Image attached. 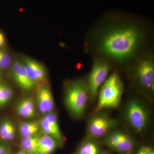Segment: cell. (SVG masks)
I'll return each mask as SVG.
<instances>
[{"instance_id": "obj_1", "label": "cell", "mask_w": 154, "mask_h": 154, "mask_svg": "<svg viewBox=\"0 0 154 154\" xmlns=\"http://www.w3.org/2000/svg\"><path fill=\"white\" fill-rule=\"evenodd\" d=\"M104 29L99 34L96 45L97 51L103 58L122 63L135 55L143 39V32L138 26L120 22Z\"/></svg>"}, {"instance_id": "obj_2", "label": "cell", "mask_w": 154, "mask_h": 154, "mask_svg": "<svg viewBox=\"0 0 154 154\" xmlns=\"http://www.w3.org/2000/svg\"><path fill=\"white\" fill-rule=\"evenodd\" d=\"M123 91L124 86L121 78L117 72H113L102 85L96 112L118 107L121 102Z\"/></svg>"}, {"instance_id": "obj_3", "label": "cell", "mask_w": 154, "mask_h": 154, "mask_svg": "<svg viewBox=\"0 0 154 154\" xmlns=\"http://www.w3.org/2000/svg\"><path fill=\"white\" fill-rule=\"evenodd\" d=\"M89 95L88 85L82 80L73 81L67 86L65 104L72 115L77 118L83 115Z\"/></svg>"}, {"instance_id": "obj_4", "label": "cell", "mask_w": 154, "mask_h": 154, "mask_svg": "<svg viewBox=\"0 0 154 154\" xmlns=\"http://www.w3.org/2000/svg\"><path fill=\"white\" fill-rule=\"evenodd\" d=\"M134 75L142 87L147 91H153L154 88V60L152 55L142 57L134 65Z\"/></svg>"}, {"instance_id": "obj_5", "label": "cell", "mask_w": 154, "mask_h": 154, "mask_svg": "<svg viewBox=\"0 0 154 154\" xmlns=\"http://www.w3.org/2000/svg\"><path fill=\"white\" fill-rule=\"evenodd\" d=\"M110 69L109 61L104 58H97L94 60L87 84L89 96L92 99L97 96L99 88L107 79Z\"/></svg>"}, {"instance_id": "obj_6", "label": "cell", "mask_w": 154, "mask_h": 154, "mask_svg": "<svg viewBox=\"0 0 154 154\" xmlns=\"http://www.w3.org/2000/svg\"><path fill=\"white\" fill-rule=\"evenodd\" d=\"M126 112L131 125L138 132L141 131L148 122V115L145 108L139 102L132 100L128 104Z\"/></svg>"}, {"instance_id": "obj_7", "label": "cell", "mask_w": 154, "mask_h": 154, "mask_svg": "<svg viewBox=\"0 0 154 154\" xmlns=\"http://www.w3.org/2000/svg\"><path fill=\"white\" fill-rule=\"evenodd\" d=\"M11 73L15 82L23 91H30L35 87V83L30 79L22 62L17 60L13 63Z\"/></svg>"}, {"instance_id": "obj_8", "label": "cell", "mask_w": 154, "mask_h": 154, "mask_svg": "<svg viewBox=\"0 0 154 154\" xmlns=\"http://www.w3.org/2000/svg\"><path fill=\"white\" fill-rule=\"evenodd\" d=\"M40 129L45 134L51 137L58 143L63 140L56 115L50 113L45 114L39 122Z\"/></svg>"}, {"instance_id": "obj_9", "label": "cell", "mask_w": 154, "mask_h": 154, "mask_svg": "<svg viewBox=\"0 0 154 154\" xmlns=\"http://www.w3.org/2000/svg\"><path fill=\"white\" fill-rule=\"evenodd\" d=\"M105 143L108 146L120 152H128L133 148V142L129 136L121 132H116L107 138Z\"/></svg>"}, {"instance_id": "obj_10", "label": "cell", "mask_w": 154, "mask_h": 154, "mask_svg": "<svg viewBox=\"0 0 154 154\" xmlns=\"http://www.w3.org/2000/svg\"><path fill=\"white\" fill-rule=\"evenodd\" d=\"M115 122L112 119L104 116L94 117L90 122L88 132L93 137H101L115 125Z\"/></svg>"}, {"instance_id": "obj_11", "label": "cell", "mask_w": 154, "mask_h": 154, "mask_svg": "<svg viewBox=\"0 0 154 154\" xmlns=\"http://www.w3.org/2000/svg\"><path fill=\"white\" fill-rule=\"evenodd\" d=\"M54 105V99L50 89L47 85L42 86L37 96V106L39 112L45 114L51 113Z\"/></svg>"}, {"instance_id": "obj_12", "label": "cell", "mask_w": 154, "mask_h": 154, "mask_svg": "<svg viewBox=\"0 0 154 154\" xmlns=\"http://www.w3.org/2000/svg\"><path fill=\"white\" fill-rule=\"evenodd\" d=\"M23 63L28 75L34 83L39 82L45 80L46 71L43 65L37 61L28 57L24 59Z\"/></svg>"}, {"instance_id": "obj_13", "label": "cell", "mask_w": 154, "mask_h": 154, "mask_svg": "<svg viewBox=\"0 0 154 154\" xmlns=\"http://www.w3.org/2000/svg\"><path fill=\"white\" fill-rule=\"evenodd\" d=\"M17 114L23 118H33L36 115L35 103L33 99L26 98L18 103L16 107Z\"/></svg>"}, {"instance_id": "obj_14", "label": "cell", "mask_w": 154, "mask_h": 154, "mask_svg": "<svg viewBox=\"0 0 154 154\" xmlns=\"http://www.w3.org/2000/svg\"><path fill=\"white\" fill-rule=\"evenodd\" d=\"M57 144L55 139L47 135L40 137L37 154H52L57 147Z\"/></svg>"}, {"instance_id": "obj_15", "label": "cell", "mask_w": 154, "mask_h": 154, "mask_svg": "<svg viewBox=\"0 0 154 154\" xmlns=\"http://www.w3.org/2000/svg\"><path fill=\"white\" fill-rule=\"evenodd\" d=\"M19 132L23 138L38 135L41 130L39 122L35 121L25 122L20 125Z\"/></svg>"}, {"instance_id": "obj_16", "label": "cell", "mask_w": 154, "mask_h": 154, "mask_svg": "<svg viewBox=\"0 0 154 154\" xmlns=\"http://www.w3.org/2000/svg\"><path fill=\"white\" fill-rule=\"evenodd\" d=\"M16 128L13 122L5 119L0 124V137L6 141H12L16 136Z\"/></svg>"}, {"instance_id": "obj_17", "label": "cell", "mask_w": 154, "mask_h": 154, "mask_svg": "<svg viewBox=\"0 0 154 154\" xmlns=\"http://www.w3.org/2000/svg\"><path fill=\"white\" fill-rule=\"evenodd\" d=\"M39 135L23 138L20 143L22 150L30 154H37Z\"/></svg>"}, {"instance_id": "obj_18", "label": "cell", "mask_w": 154, "mask_h": 154, "mask_svg": "<svg viewBox=\"0 0 154 154\" xmlns=\"http://www.w3.org/2000/svg\"><path fill=\"white\" fill-rule=\"evenodd\" d=\"M13 96L12 89L5 83L0 82V107L7 105Z\"/></svg>"}, {"instance_id": "obj_19", "label": "cell", "mask_w": 154, "mask_h": 154, "mask_svg": "<svg viewBox=\"0 0 154 154\" xmlns=\"http://www.w3.org/2000/svg\"><path fill=\"white\" fill-rule=\"evenodd\" d=\"M98 146L93 142H88L84 144L78 151L77 154H99Z\"/></svg>"}, {"instance_id": "obj_20", "label": "cell", "mask_w": 154, "mask_h": 154, "mask_svg": "<svg viewBox=\"0 0 154 154\" xmlns=\"http://www.w3.org/2000/svg\"><path fill=\"white\" fill-rule=\"evenodd\" d=\"M12 64V58L6 51L0 50V69L8 68Z\"/></svg>"}, {"instance_id": "obj_21", "label": "cell", "mask_w": 154, "mask_h": 154, "mask_svg": "<svg viewBox=\"0 0 154 154\" xmlns=\"http://www.w3.org/2000/svg\"><path fill=\"white\" fill-rule=\"evenodd\" d=\"M153 151L152 149L149 147H143L137 154H151Z\"/></svg>"}, {"instance_id": "obj_22", "label": "cell", "mask_w": 154, "mask_h": 154, "mask_svg": "<svg viewBox=\"0 0 154 154\" xmlns=\"http://www.w3.org/2000/svg\"><path fill=\"white\" fill-rule=\"evenodd\" d=\"M8 149L5 146L0 144V154H8Z\"/></svg>"}, {"instance_id": "obj_23", "label": "cell", "mask_w": 154, "mask_h": 154, "mask_svg": "<svg viewBox=\"0 0 154 154\" xmlns=\"http://www.w3.org/2000/svg\"><path fill=\"white\" fill-rule=\"evenodd\" d=\"M5 43V39L3 33L0 31V48L2 47Z\"/></svg>"}, {"instance_id": "obj_24", "label": "cell", "mask_w": 154, "mask_h": 154, "mask_svg": "<svg viewBox=\"0 0 154 154\" xmlns=\"http://www.w3.org/2000/svg\"><path fill=\"white\" fill-rule=\"evenodd\" d=\"M17 154H30L24 151L21 150V151H19V152H18L17 153Z\"/></svg>"}, {"instance_id": "obj_25", "label": "cell", "mask_w": 154, "mask_h": 154, "mask_svg": "<svg viewBox=\"0 0 154 154\" xmlns=\"http://www.w3.org/2000/svg\"><path fill=\"white\" fill-rule=\"evenodd\" d=\"M1 69H0V79H1V77H2V72H1Z\"/></svg>"}, {"instance_id": "obj_26", "label": "cell", "mask_w": 154, "mask_h": 154, "mask_svg": "<svg viewBox=\"0 0 154 154\" xmlns=\"http://www.w3.org/2000/svg\"><path fill=\"white\" fill-rule=\"evenodd\" d=\"M151 154H154V151L152 152V153Z\"/></svg>"}, {"instance_id": "obj_27", "label": "cell", "mask_w": 154, "mask_h": 154, "mask_svg": "<svg viewBox=\"0 0 154 154\" xmlns=\"http://www.w3.org/2000/svg\"><path fill=\"white\" fill-rule=\"evenodd\" d=\"M8 154H11V153H8Z\"/></svg>"}]
</instances>
